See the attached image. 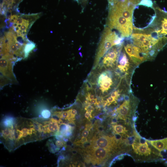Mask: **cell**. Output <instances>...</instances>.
<instances>
[{
  "label": "cell",
  "mask_w": 167,
  "mask_h": 167,
  "mask_svg": "<svg viewBox=\"0 0 167 167\" xmlns=\"http://www.w3.org/2000/svg\"><path fill=\"white\" fill-rule=\"evenodd\" d=\"M40 140L35 118L8 117L1 122L0 141L10 152L28 143Z\"/></svg>",
  "instance_id": "6da1fadb"
},
{
  "label": "cell",
  "mask_w": 167,
  "mask_h": 167,
  "mask_svg": "<svg viewBox=\"0 0 167 167\" xmlns=\"http://www.w3.org/2000/svg\"><path fill=\"white\" fill-rule=\"evenodd\" d=\"M128 38L148 56L149 61L153 60L163 48L158 41L142 29L134 28L132 33Z\"/></svg>",
  "instance_id": "7a4b0ae2"
},
{
  "label": "cell",
  "mask_w": 167,
  "mask_h": 167,
  "mask_svg": "<svg viewBox=\"0 0 167 167\" xmlns=\"http://www.w3.org/2000/svg\"><path fill=\"white\" fill-rule=\"evenodd\" d=\"M124 38L118 36L112 29L106 27L101 37L96 57V64L98 63L100 58L112 47L122 43Z\"/></svg>",
  "instance_id": "3957f363"
},
{
  "label": "cell",
  "mask_w": 167,
  "mask_h": 167,
  "mask_svg": "<svg viewBox=\"0 0 167 167\" xmlns=\"http://www.w3.org/2000/svg\"><path fill=\"white\" fill-rule=\"evenodd\" d=\"M39 16L38 14L12 15L9 18V21L12 23L9 29L18 36L26 37L29 29Z\"/></svg>",
  "instance_id": "277c9868"
},
{
  "label": "cell",
  "mask_w": 167,
  "mask_h": 167,
  "mask_svg": "<svg viewBox=\"0 0 167 167\" xmlns=\"http://www.w3.org/2000/svg\"><path fill=\"white\" fill-rule=\"evenodd\" d=\"M123 48L119 57L116 72L122 78L131 83L132 74L136 67L130 61Z\"/></svg>",
  "instance_id": "5b68a950"
},
{
  "label": "cell",
  "mask_w": 167,
  "mask_h": 167,
  "mask_svg": "<svg viewBox=\"0 0 167 167\" xmlns=\"http://www.w3.org/2000/svg\"><path fill=\"white\" fill-rule=\"evenodd\" d=\"M123 47L130 61L136 67L144 62L149 61L148 56L128 37L124 41Z\"/></svg>",
  "instance_id": "8992f818"
},
{
  "label": "cell",
  "mask_w": 167,
  "mask_h": 167,
  "mask_svg": "<svg viewBox=\"0 0 167 167\" xmlns=\"http://www.w3.org/2000/svg\"><path fill=\"white\" fill-rule=\"evenodd\" d=\"M123 41L113 46L106 52L103 60L105 66L111 68L116 66V68L120 53L123 48Z\"/></svg>",
  "instance_id": "52a82bcc"
},
{
  "label": "cell",
  "mask_w": 167,
  "mask_h": 167,
  "mask_svg": "<svg viewBox=\"0 0 167 167\" xmlns=\"http://www.w3.org/2000/svg\"><path fill=\"white\" fill-rule=\"evenodd\" d=\"M110 151L107 149L95 147L90 152V157L92 162L94 165L103 162L110 156Z\"/></svg>",
  "instance_id": "ba28073f"
},
{
  "label": "cell",
  "mask_w": 167,
  "mask_h": 167,
  "mask_svg": "<svg viewBox=\"0 0 167 167\" xmlns=\"http://www.w3.org/2000/svg\"><path fill=\"white\" fill-rule=\"evenodd\" d=\"M112 73L109 71L102 73L98 77V82L102 93L107 92L111 89L114 84Z\"/></svg>",
  "instance_id": "9c48e42d"
},
{
  "label": "cell",
  "mask_w": 167,
  "mask_h": 167,
  "mask_svg": "<svg viewBox=\"0 0 167 167\" xmlns=\"http://www.w3.org/2000/svg\"><path fill=\"white\" fill-rule=\"evenodd\" d=\"M95 147H99L111 151L116 146V141L114 137L102 136L93 140Z\"/></svg>",
  "instance_id": "30bf717a"
},
{
  "label": "cell",
  "mask_w": 167,
  "mask_h": 167,
  "mask_svg": "<svg viewBox=\"0 0 167 167\" xmlns=\"http://www.w3.org/2000/svg\"><path fill=\"white\" fill-rule=\"evenodd\" d=\"M132 146L136 154L145 156H148L151 154V150L146 142L144 143L134 142L132 144Z\"/></svg>",
  "instance_id": "8fae6325"
},
{
  "label": "cell",
  "mask_w": 167,
  "mask_h": 167,
  "mask_svg": "<svg viewBox=\"0 0 167 167\" xmlns=\"http://www.w3.org/2000/svg\"><path fill=\"white\" fill-rule=\"evenodd\" d=\"M148 141L159 151L167 150V138L161 139Z\"/></svg>",
  "instance_id": "7c38bea8"
},
{
  "label": "cell",
  "mask_w": 167,
  "mask_h": 167,
  "mask_svg": "<svg viewBox=\"0 0 167 167\" xmlns=\"http://www.w3.org/2000/svg\"><path fill=\"white\" fill-rule=\"evenodd\" d=\"M113 128L117 134H125L127 131L126 128L121 125H113Z\"/></svg>",
  "instance_id": "4fadbf2b"
},
{
  "label": "cell",
  "mask_w": 167,
  "mask_h": 167,
  "mask_svg": "<svg viewBox=\"0 0 167 167\" xmlns=\"http://www.w3.org/2000/svg\"><path fill=\"white\" fill-rule=\"evenodd\" d=\"M138 5L152 8L154 7L153 2L151 0H141Z\"/></svg>",
  "instance_id": "5bb4252c"
},
{
  "label": "cell",
  "mask_w": 167,
  "mask_h": 167,
  "mask_svg": "<svg viewBox=\"0 0 167 167\" xmlns=\"http://www.w3.org/2000/svg\"><path fill=\"white\" fill-rule=\"evenodd\" d=\"M117 100L115 98L110 96L107 99V105L109 106L112 103H117Z\"/></svg>",
  "instance_id": "9a60e30c"
},
{
  "label": "cell",
  "mask_w": 167,
  "mask_h": 167,
  "mask_svg": "<svg viewBox=\"0 0 167 167\" xmlns=\"http://www.w3.org/2000/svg\"><path fill=\"white\" fill-rule=\"evenodd\" d=\"M55 144L57 148L58 149L59 148L63 147L65 143L63 141L58 139L56 141Z\"/></svg>",
  "instance_id": "2e32d148"
},
{
  "label": "cell",
  "mask_w": 167,
  "mask_h": 167,
  "mask_svg": "<svg viewBox=\"0 0 167 167\" xmlns=\"http://www.w3.org/2000/svg\"><path fill=\"white\" fill-rule=\"evenodd\" d=\"M42 115L45 118H48L51 116V113L49 111L45 110L43 112Z\"/></svg>",
  "instance_id": "e0dca14e"
},
{
  "label": "cell",
  "mask_w": 167,
  "mask_h": 167,
  "mask_svg": "<svg viewBox=\"0 0 167 167\" xmlns=\"http://www.w3.org/2000/svg\"><path fill=\"white\" fill-rule=\"evenodd\" d=\"M95 96L94 95L90 93H88L87 95V97H86V100L89 101L94 99Z\"/></svg>",
  "instance_id": "ac0fdd59"
},
{
  "label": "cell",
  "mask_w": 167,
  "mask_h": 167,
  "mask_svg": "<svg viewBox=\"0 0 167 167\" xmlns=\"http://www.w3.org/2000/svg\"><path fill=\"white\" fill-rule=\"evenodd\" d=\"M85 109L86 111L91 112H92L94 110V108L92 106H91L90 105H89L85 107Z\"/></svg>",
  "instance_id": "d6986e66"
},
{
  "label": "cell",
  "mask_w": 167,
  "mask_h": 167,
  "mask_svg": "<svg viewBox=\"0 0 167 167\" xmlns=\"http://www.w3.org/2000/svg\"><path fill=\"white\" fill-rule=\"evenodd\" d=\"M89 134V131L88 130L85 129L84 131H83L82 133V135L83 136L87 137Z\"/></svg>",
  "instance_id": "ffe728a7"
},
{
  "label": "cell",
  "mask_w": 167,
  "mask_h": 167,
  "mask_svg": "<svg viewBox=\"0 0 167 167\" xmlns=\"http://www.w3.org/2000/svg\"><path fill=\"white\" fill-rule=\"evenodd\" d=\"M91 113L92 112H91L86 111L85 114V117L88 119H89V118H92Z\"/></svg>",
  "instance_id": "44dd1931"
},
{
  "label": "cell",
  "mask_w": 167,
  "mask_h": 167,
  "mask_svg": "<svg viewBox=\"0 0 167 167\" xmlns=\"http://www.w3.org/2000/svg\"><path fill=\"white\" fill-rule=\"evenodd\" d=\"M90 101L92 104L95 105H98L99 104V103L98 102L97 98L94 99L90 100Z\"/></svg>",
  "instance_id": "7402d4cb"
},
{
  "label": "cell",
  "mask_w": 167,
  "mask_h": 167,
  "mask_svg": "<svg viewBox=\"0 0 167 167\" xmlns=\"http://www.w3.org/2000/svg\"><path fill=\"white\" fill-rule=\"evenodd\" d=\"M87 141V139L86 137H85L83 136L82 137L80 142L82 143H84Z\"/></svg>",
  "instance_id": "603a6c76"
},
{
  "label": "cell",
  "mask_w": 167,
  "mask_h": 167,
  "mask_svg": "<svg viewBox=\"0 0 167 167\" xmlns=\"http://www.w3.org/2000/svg\"><path fill=\"white\" fill-rule=\"evenodd\" d=\"M86 89L88 90L91 89L92 88V86L91 84L88 82L86 83Z\"/></svg>",
  "instance_id": "cb8c5ba5"
},
{
  "label": "cell",
  "mask_w": 167,
  "mask_h": 167,
  "mask_svg": "<svg viewBox=\"0 0 167 167\" xmlns=\"http://www.w3.org/2000/svg\"><path fill=\"white\" fill-rule=\"evenodd\" d=\"M71 113L73 116L75 118V115L77 113V111L76 109H71Z\"/></svg>",
  "instance_id": "d4e9b609"
},
{
  "label": "cell",
  "mask_w": 167,
  "mask_h": 167,
  "mask_svg": "<svg viewBox=\"0 0 167 167\" xmlns=\"http://www.w3.org/2000/svg\"><path fill=\"white\" fill-rule=\"evenodd\" d=\"M112 0H111V1H112Z\"/></svg>",
  "instance_id": "484cf974"
}]
</instances>
